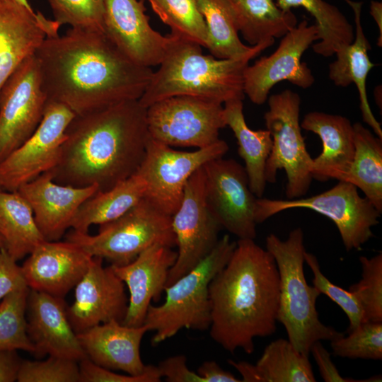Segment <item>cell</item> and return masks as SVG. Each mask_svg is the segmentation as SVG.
<instances>
[{
  "label": "cell",
  "instance_id": "cell-2",
  "mask_svg": "<svg viewBox=\"0 0 382 382\" xmlns=\"http://www.w3.org/2000/svg\"><path fill=\"white\" fill-rule=\"evenodd\" d=\"M65 135L59 160L49 171L53 180L107 191L134 174L142 162L149 138L146 108L129 100L76 115Z\"/></svg>",
  "mask_w": 382,
  "mask_h": 382
},
{
  "label": "cell",
  "instance_id": "cell-1",
  "mask_svg": "<svg viewBox=\"0 0 382 382\" xmlns=\"http://www.w3.org/2000/svg\"><path fill=\"white\" fill-rule=\"evenodd\" d=\"M35 56L47 101L75 115L139 100L153 73L129 59L102 31L71 28L47 37Z\"/></svg>",
  "mask_w": 382,
  "mask_h": 382
},
{
  "label": "cell",
  "instance_id": "cell-21",
  "mask_svg": "<svg viewBox=\"0 0 382 382\" xmlns=\"http://www.w3.org/2000/svg\"><path fill=\"white\" fill-rule=\"evenodd\" d=\"M177 258L173 248L154 245L125 265H111L116 275L127 285L129 296L122 324L139 327L144 322L151 301H159L166 286L168 272Z\"/></svg>",
  "mask_w": 382,
  "mask_h": 382
},
{
  "label": "cell",
  "instance_id": "cell-34",
  "mask_svg": "<svg viewBox=\"0 0 382 382\" xmlns=\"http://www.w3.org/2000/svg\"><path fill=\"white\" fill-rule=\"evenodd\" d=\"M275 4L285 11L302 7L313 16L320 41L313 44L312 48L318 54L332 56L340 45L349 44L354 39L353 26L346 16L325 0H276Z\"/></svg>",
  "mask_w": 382,
  "mask_h": 382
},
{
  "label": "cell",
  "instance_id": "cell-48",
  "mask_svg": "<svg viewBox=\"0 0 382 382\" xmlns=\"http://www.w3.org/2000/svg\"><path fill=\"white\" fill-rule=\"evenodd\" d=\"M370 13L375 21L379 30L377 45L382 46V4L380 1H371L370 4Z\"/></svg>",
  "mask_w": 382,
  "mask_h": 382
},
{
  "label": "cell",
  "instance_id": "cell-38",
  "mask_svg": "<svg viewBox=\"0 0 382 382\" xmlns=\"http://www.w3.org/2000/svg\"><path fill=\"white\" fill-rule=\"evenodd\" d=\"M330 341L332 354L348 359H382V322H363Z\"/></svg>",
  "mask_w": 382,
  "mask_h": 382
},
{
  "label": "cell",
  "instance_id": "cell-50",
  "mask_svg": "<svg viewBox=\"0 0 382 382\" xmlns=\"http://www.w3.org/2000/svg\"><path fill=\"white\" fill-rule=\"evenodd\" d=\"M4 248V243H3V241L1 239V238L0 237V250Z\"/></svg>",
  "mask_w": 382,
  "mask_h": 382
},
{
  "label": "cell",
  "instance_id": "cell-23",
  "mask_svg": "<svg viewBox=\"0 0 382 382\" xmlns=\"http://www.w3.org/2000/svg\"><path fill=\"white\" fill-rule=\"evenodd\" d=\"M26 313L28 334L35 356L48 354L78 361L86 357L63 298L30 289Z\"/></svg>",
  "mask_w": 382,
  "mask_h": 382
},
{
  "label": "cell",
  "instance_id": "cell-8",
  "mask_svg": "<svg viewBox=\"0 0 382 382\" xmlns=\"http://www.w3.org/2000/svg\"><path fill=\"white\" fill-rule=\"evenodd\" d=\"M269 110L264 115L272 146L266 162L267 183L276 182L277 171L285 170L286 196L300 198L308 192L313 180V158L308 152L299 121L301 98L286 89L269 97Z\"/></svg>",
  "mask_w": 382,
  "mask_h": 382
},
{
  "label": "cell",
  "instance_id": "cell-16",
  "mask_svg": "<svg viewBox=\"0 0 382 382\" xmlns=\"http://www.w3.org/2000/svg\"><path fill=\"white\" fill-rule=\"evenodd\" d=\"M317 26L306 20L288 31L277 49L262 57L243 71V92L256 105L263 104L274 85L287 81L301 88L311 87L315 79L311 70L301 62L304 52L318 40Z\"/></svg>",
  "mask_w": 382,
  "mask_h": 382
},
{
  "label": "cell",
  "instance_id": "cell-30",
  "mask_svg": "<svg viewBox=\"0 0 382 382\" xmlns=\"http://www.w3.org/2000/svg\"><path fill=\"white\" fill-rule=\"evenodd\" d=\"M236 25L251 45L274 42L297 25L291 11H282L273 0H228Z\"/></svg>",
  "mask_w": 382,
  "mask_h": 382
},
{
  "label": "cell",
  "instance_id": "cell-45",
  "mask_svg": "<svg viewBox=\"0 0 382 382\" xmlns=\"http://www.w3.org/2000/svg\"><path fill=\"white\" fill-rule=\"evenodd\" d=\"M161 377L168 382H203L202 378L189 369L187 357L178 354L166 358L157 366Z\"/></svg>",
  "mask_w": 382,
  "mask_h": 382
},
{
  "label": "cell",
  "instance_id": "cell-42",
  "mask_svg": "<svg viewBox=\"0 0 382 382\" xmlns=\"http://www.w3.org/2000/svg\"><path fill=\"white\" fill-rule=\"evenodd\" d=\"M79 382H159L161 375L157 366L146 365L145 371L138 376L116 374L101 367L88 358L79 361Z\"/></svg>",
  "mask_w": 382,
  "mask_h": 382
},
{
  "label": "cell",
  "instance_id": "cell-32",
  "mask_svg": "<svg viewBox=\"0 0 382 382\" xmlns=\"http://www.w3.org/2000/svg\"><path fill=\"white\" fill-rule=\"evenodd\" d=\"M0 237L16 261L45 241L28 202L18 191L0 189Z\"/></svg>",
  "mask_w": 382,
  "mask_h": 382
},
{
  "label": "cell",
  "instance_id": "cell-19",
  "mask_svg": "<svg viewBox=\"0 0 382 382\" xmlns=\"http://www.w3.org/2000/svg\"><path fill=\"white\" fill-rule=\"evenodd\" d=\"M93 257L69 242L44 241L21 266L30 289L63 298L78 284Z\"/></svg>",
  "mask_w": 382,
  "mask_h": 382
},
{
  "label": "cell",
  "instance_id": "cell-36",
  "mask_svg": "<svg viewBox=\"0 0 382 382\" xmlns=\"http://www.w3.org/2000/svg\"><path fill=\"white\" fill-rule=\"evenodd\" d=\"M29 291L28 286L19 288L0 302V351L21 349L35 352L25 317Z\"/></svg>",
  "mask_w": 382,
  "mask_h": 382
},
{
  "label": "cell",
  "instance_id": "cell-35",
  "mask_svg": "<svg viewBox=\"0 0 382 382\" xmlns=\"http://www.w3.org/2000/svg\"><path fill=\"white\" fill-rule=\"evenodd\" d=\"M154 12L171 33L207 48L208 35L197 0H148Z\"/></svg>",
  "mask_w": 382,
  "mask_h": 382
},
{
  "label": "cell",
  "instance_id": "cell-15",
  "mask_svg": "<svg viewBox=\"0 0 382 382\" xmlns=\"http://www.w3.org/2000/svg\"><path fill=\"white\" fill-rule=\"evenodd\" d=\"M203 170L206 201L221 227L238 239L255 240L257 197L250 189L245 168L219 157L207 162Z\"/></svg>",
  "mask_w": 382,
  "mask_h": 382
},
{
  "label": "cell",
  "instance_id": "cell-29",
  "mask_svg": "<svg viewBox=\"0 0 382 382\" xmlns=\"http://www.w3.org/2000/svg\"><path fill=\"white\" fill-rule=\"evenodd\" d=\"M146 182L136 172L107 191H97L80 206L71 224L74 231L88 233L91 225L112 221L136 205L146 192Z\"/></svg>",
  "mask_w": 382,
  "mask_h": 382
},
{
  "label": "cell",
  "instance_id": "cell-14",
  "mask_svg": "<svg viewBox=\"0 0 382 382\" xmlns=\"http://www.w3.org/2000/svg\"><path fill=\"white\" fill-rule=\"evenodd\" d=\"M75 113L66 105L47 101L33 134L0 162V189L17 191L23 184L57 164L65 131Z\"/></svg>",
  "mask_w": 382,
  "mask_h": 382
},
{
  "label": "cell",
  "instance_id": "cell-46",
  "mask_svg": "<svg viewBox=\"0 0 382 382\" xmlns=\"http://www.w3.org/2000/svg\"><path fill=\"white\" fill-rule=\"evenodd\" d=\"M203 382H240L230 371L224 370L216 361H206L197 371Z\"/></svg>",
  "mask_w": 382,
  "mask_h": 382
},
{
  "label": "cell",
  "instance_id": "cell-39",
  "mask_svg": "<svg viewBox=\"0 0 382 382\" xmlns=\"http://www.w3.org/2000/svg\"><path fill=\"white\" fill-rule=\"evenodd\" d=\"M54 21L71 28L104 32L105 0H47Z\"/></svg>",
  "mask_w": 382,
  "mask_h": 382
},
{
  "label": "cell",
  "instance_id": "cell-4",
  "mask_svg": "<svg viewBox=\"0 0 382 382\" xmlns=\"http://www.w3.org/2000/svg\"><path fill=\"white\" fill-rule=\"evenodd\" d=\"M174 38L142 96L141 105L175 96H190L224 103L243 100V71L263 49L236 59L204 54L198 43L173 33Z\"/></svg>",
  "mask_w": 382,
  "mask_h": 382
},
{
  "label": "cell",
  "instance_id": "cell-49",
  "mask_svg": "<svg viewBox=\"0 0 382 382\" xmlns=\"http://www.w3.org/2000/svg\"><path fill=\"white\" fill-rule=\"evenodd\" d=\"M13 1H17L29 8H32L28 0H13Z\"/></svg>",
  "mask_w": 382,
  "mask_h": 382
},
{
  "label": "cell",
  "instance_id": "cell-10",
  "mask_svg": "<svg viewBox=\"0 0 382 382\" xmlns=\"http://www.w3.org/2000/svg\"><path fill=\"white\" fill-rule=\"evenodd\" d=\"M223 103L200 97L175 96L146 108L150 137L169 146H209L226 127Z\"/></svg>",
  "mask_w": 382,
  "mask_h": 382
},
{
  "label": "cell",
  "instance_id": "cell-18",
  "mask_svg": "<svg viewBox=\"0 0 382 382\" xmlns=\"http://www.w3.org/2000/svg\"><path fill=\"white\" fill-rule=\"evenodd\" d=\"M103 258L91 262L75 286L74 301L67 307L69 322L76 334L115 320L122 323L128 306L124 282Z\"/></svg>",
  "mask_w": 382,
  "mask_h": 382
},
{
  "label": "cell",
  "instance_id": "cell-28",
  "mask_svg": "<svg viewBox=\"0 0 382 382\" xmlns=\"http://www.w3.org/2000/svg\"><path fill=\"white\" fill-rule=\"evenodd\" d=\"M224 104L226 124L237 140L250 189L256 197L261 198L267 185L265 171L272 146L271 134L267 129L253 130L247 125L242 99L229 100Z\"/></svg>",
  "mask_w": 382,
  "mask_h": 382
},
{
  "label": "cell",
  "instance_id": "cell-37",
  "mask_svg": "<svg viewBox=\"0 0 382 382\" xmlns=\"http://www.w3.org/2000/svg\"><path fill=\"white\" fill-rule=\"evenodd\" d=\"M361 278L348 290L359 303L364 322H382V253L360 256Z\"/></svg>",
  "mask_w": 382,
  "mask_h": 382
},
{
  "label": "cell",
  "instance_id": "cell-12",
  "mask_svg": "<svg viewBox=\"0 0 382 382\" xmlns=\"http://www.w3.org/2000/svg\"><path fill=\"white\" fill-rule=\"evenodd\" d=\"M178 246L177 258L170 268L166 286L190 272L205 258L218 243L223 229L212 214L205 197L203 166L187 180L180 204L171 216Z\"/></svg>",
  "mask_w": 382,
  "mask_h": 382
},
{
  "label": "cell",
  "instance_id": "cell-44",
  "mask_svg": "<svg viewBox=\"0 0 382 382\" xmlns=\"http://www.w3.org/2000/svg\"><path fill=\"white\" fill-rule=\"evenodd\" d=\"M310 354H312L318 365L320 375L325 382H375L381 381V376H373L366 380L342 377L332 362L330 353L323 347L320 341H317L312 345Z\"/></svg>",
  "mask_w": 382,
  "mask_h": 382
},
{
  "label": "cell",
  "instance_id": "cell-31",
  "mask_svg": "<svg viewBox=\"0 0 382 382\" xmlns=\"http://www.w3.org/2000/svg\"><path fill=\"white\" fill-rule=\"evenodd\" d=\"M354 154L340 181L361 190L376 209L382 213V139L360 122L353 124Z\"/></svg>",
  "mask_w": 382,
  "mask_h": 382
},
{
  "label": "cell",
  "instance_id": "cell-24",
  "mask_svg": "<svg viewBox=\"0 0 382 382\" xmlns=\"http://www.w3.org/2000/svg\"><path fill=\"white\" fill-rule=\"evenodd\" d=\"M145 325L129 327L112 320L77 334L86 356L96 364L138 376L146 368L141 360L140 346Z\"/></svg>",
  "mask_w": 382,
  "mask_h": 382
},
{
  "label": "cell",
  "instance_id": "cell-22",
  "mask_svg": "<svg viewBox=\"0 0 382 382\" xmlns=\"http://www.w3.org/2000/svg\"><path fill=\"white\" fill-rule=\"evenodd\" d=\"M98 190L97 185L74 187L59 184L47 171L17 190L31 207L36 224L47 241H57L71 228L80 206Z\"/></svg>",
  "mask_w": 382,
  "mask_h": 382
},
{
  "label": "cell",
  "instance_id": "cell-43",
  "mask_svg": "<svg viewBox=\"0 0 382 382\" xmlns=\"http://www.w3.org/2000/svg\"><path fill=\"white\" fill-rule=\"evenodd\" d=\"M25 286L21 266L3 248L0 250V302L11 292Z\"/></svg>",
  "mask_w": 382,
  "mask_h": 382
},
{
  "label": "cell",
  "instance_id": "cell-20",
  "mask_svg": "<svg viewBox=\"0 0 382 382\" xmlns=\"http://www.w3.org/2000/svg\"><path fill=\"white\" fill-rule=\"evenodd\" d=\"M61 25L13 0H0V91L17 68Z\"/></svg>",
  "mask_w": 382,
  "mask_h": 382
},
{
  "label": "cell",
  "instance_id": "cell-17",
  "mask_svg": "<svg viewBox=\"0 0 382 382\" xmlns=\"http://www.w3.org/2000/svg\"><path fill=\"white\" fill-rule=\"evenodd\" d=\"M103 28L124 55L149 68L160 64L174 38L153 29L143 0H105Z\"/></svg>",
  "mask_w": 382,
  "mask_h": 382
},
{
  "label": "cell",
  "instance_id": "cell-9",
  "mask_svg": "<svg viewBox=\"0 0 382 382\" xmlns=\"http://www.w3.org/2000/svg\"><path fill=\"white\" fill-rule=\"evenodd\" d=\"M305 208L330 219L336 226L347 251L360 250L374 236L372 228L378 224L380 213L365 197H361L352 184L339 181L320 194L292 199L257 198L255 219L262 223L282 211Z\"/></svg>",
  "mask_w": 382,
  "mask_h": 382
},
{
  "label": "cell",
  "instance_id": "cell-13",
  "mask_svg": "<svg viewBox=\"0 0 382 382\" xmlns=\"http://www.w3.org/2000/svg\"><path fill=\"white\" fill-rule=\"evenodd\" d=\"M47 103L34 54L17 68L0 91V162L35 131Z\"/></svg>",
  "mask_w": 382,
  "mask_h": 382
},
{
  "label": "cell",
  "instance_id": "cell-3",
  "mask_svg": "<svg viewBox=\"0 0 382 382\" xmlns=\"http://www.w3.org/2000/svg\"><path fill=\"white\" fill-rule=\"evenodd\" d=\"M212 339L225 350L250 354L254 339L277 330L279 277L272 255L253 239H238L225 267L211 281Z\"/></svg>",
  "mask_w": 382,
  "mask_h": 382
},
{
  "label": "cell",
  "instance_id": "cell-7",
  "mask_svg": "<svg viewBox=\"0 0 382 382\" xmlns=\"http://www.w3.org/2000/svg\"><path fill=\"white\" fill-rule=\"evenodd\" d=\"M98 233L73 231L66 236L92 257H100L111 265H125L154 245L176 246L171 216L145 197L119 218L99 225Z\"/></svg>",
  "mask_w": 382,
  "mask_h": 382
},
{
  "label": "cell",
  "instance_id": "cell-6",
  "mask_svg": "<svg viewBox=\"0 0 382 382\" xmlns=\"http://www.w3.org/2000/svg\"><path fill=\"white\" fill-rule=\"evenodd\" d=\"M236 245L228 235L223 236L197 265L165 287L164 302L151 305L144 322L149 331L155 332L153 345L173 337L183 328L200 331L209 328V284L227 264Z\"/></svg>",
  "mask_w": 382,
  "mask_h": 382
},
{
  "label": "cell",
  "instance_id": "cell-27",
  "mask_svg": "<svg viewBox=\"0 0 382 382\" xmlns=\"http://www.w3.org/2000/svg\"><path fill=\"white\" fill-rule=\"evenodd\" d=\"M243 382H315L308 357L298 352L286 339L268 344L255 364L228 359Z\"/></svg>",
  "mask_w": 382,
  "mask_h": 382
},
{
  "label": "cell",
  "instance_id": "cell-25",
  "mask_svg": "<svg viewBox=\"0 0 382 382\" xmlns=\"http://www.w3.org/2000/svg\"><path fill=\"white\" fill-rule=\"evenodd\" d=\"M301 127L317 134L323 144L322 152L313 158V179L340 181L354 154L353 125L344 116L313 111L303 117Z\"/></svg>",
  "mask_w": 382,
  "mask_h": 382
},
{
  "label": "cell",
  "instance_id": "cell-47",
  "mask_svg": "<svg viewBox=\"0 0 382 382\" xmlns=\"http://www.w3.org/2000/svg\"><path fill=\"white\" fill-rule=\"evenodd\" d=\"M21 362L16 350L0 351V382L16 381Z\"/></svg>",
  "mask_w": 382,
  "mask_h": 382
},
{
  "label": "cell",
  "instance_id": "cell-40",
  "mask_svg": "<svg viewBox=\"0 0 382 382\" xmlns=\"http://www.w3.org/2000/svg\"><path fill=\"white\" fill-rule=\"evenodd\" d=\"M18 382H79V361L55 356L43 361H22Z\"/></svg>",
  "mask_w": 382,
  "mask_h": 382
},
{
  "label": "cell",
  "instance_id": "cell-11",
  "mask_svg": "<svg viewBox=\"0 0 382 382\" xmlns=\"http://www.w3.org/2000/svg\"><path fill=\"white\" fill-rule=\"evenodd\" d=\"M228 150L227 143L219 139L193 151H178L149 135L145 154L137 171L146 182L144 197L172 216L180 204L191 175L207 162L223 157Z\"/></svg>",
  "mask_w": 382,
  "mask_h": 382
},
{
  "label": "cell",
  "instance_id": "cell-26",
  "mask_svg": "<svg viewBox=\"0 0 382 382\" xmlns=\"http://www.w3.org/2000/svg\"><path fill=\"white\" fill-rule=\"evenodd\" d=\"M346 1L354 12L356 35L352 42L341 45L336 50L335 54L337 59L329 65L328 76L337 86L347 87L351 83L355 84L363 121L372 128L378 137L382 139L381 124L371 110L366 93V79L375 64L369 57L368 51L371 47L361 22L363 3Z\"/></svg>",
  "mask_w": 382,
  "mask_h": 382
},
{
  "label": "cell",
  "instance_id": "cell-5",
  "mask_svg": "<svg viewBox=\"0 0 382 382\" xmlns=\"http://www.w3.org/2000/svg\"><path fill=\"white\" fill-rule=\"evenodd\" d=\"M266 250L274 257L279 277L277 322L285 328L288 340L302 354L308 357L317 341H331L344 334L319 319L316 301L320 292L309 285L303 270V232L301 227L281 240L274 233L265 240Z\"/></svg>",
  "mask_w": 382,
  "mask_h": 382
},
{
  "label": "cell",
  "instance_id": "cell-33",
  "mask_svg": "<svg viewBox=\"0 0 382 382\" xmlns=\"http://www.w3.org/2000/svg\"><path fill=\"white\" fill-rule=\"evenodd\" d=\"M208 35L207 50L218 59H236L258 49L265 50L274 42L248 46L242 42L228 0H197Z\"/></svg>",
  "mask_w": 382,
  "mask_h": 382
},
{
  "label": "cell",
  "instance_id": "cell-41",
  "mask_svg": "<svg viewBox=\"0 0 382 382\" xmlns=\"http://www.w3.org/2000/svg\"><path fill=\"white\" fill-rule=\"evenodd\" d=\"M304 261L313 274V286L340 307L348 318L347 332L364 322L363 311L354 294L331 282L321 272L319 262L313 254L306 251Z\"/></svg>",
  "mask_w": 382,
  "mask_h": 382
}]
</instances>
